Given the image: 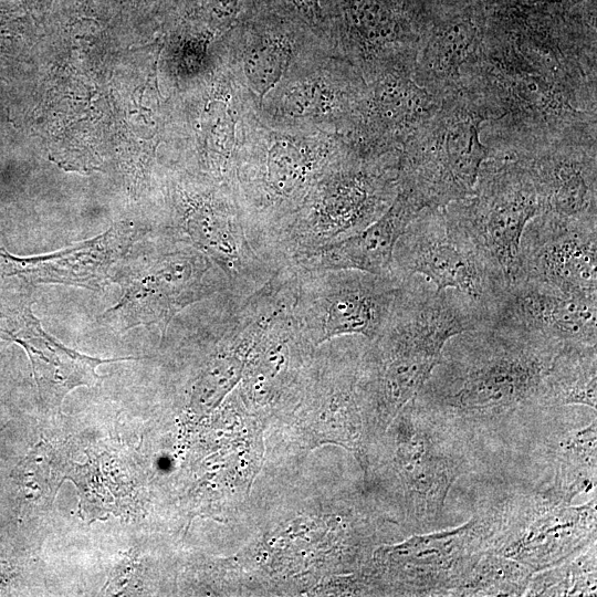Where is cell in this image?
<instances>
[{"label": "cell", "instance_id": "1", "mask_svg": "<svg viewBox=\"0 0 597 597\" xmlns=\"http://www.w3.org/2000/svg\"><path fill=\"white\" fill-rule=\"evenodd\" d=\"M561 349L494 324L462 332L446 343L416 399L475 441L547 410V377Z\"/></svg>", "mask_w": 597, "mask_h": 597}, {"label": "cell", "instance_id": "7", "mask_svg": "<svg viewBox=\"0 0 597 597\" xmlns=\"http://www.w3.org/2000/svg\"><path fill=\"white\" fill-rule=\"evenodd\" d=\"M510 285L526 224L541 213V201L525 164L492 153L481 166L472 193L447 206Z\"/></svg>", "mask_w": 597, "mask_h": 597}, {"label": "cell", "instance_id": "25", "mask_svg": "<svg viewBox=\"0 0 597 597\" xmlns=\"http://www.w3.org/2000/svg\"><path fill=\"white\" fill-rule=\"evenodd\" d=\"M276 49L260 48L250 54L245 63L249 77L260 92L268 90L281 74L284 54Z\"/></svg>", "mask_w": 597, "mask_h": 597}, {"label": "cell", "instance_id": "26", "mask_svg": "<svg viewBox=\"0 0 597 597\" xmlns=\"http://www.w3.org/2000/svg\"><path fill=\"white\" fill-rule=\"evenodd\" d=\"M7 573V567L3 565V563H0V584L3 582Z\"/></svg>", "mask_w": 597, "mask_h": 597}, {"label": "cell", "instance_id": "18", "mask_svg": "<svg viewBox=\"0 0 597 597\" xmlns=\"http://www.w3.org/2000/svg\"><path fill=\"white\" fill-rule=\"evenodd\" d=\"M483 39L481 24L470 15L433 27L417 45L416 81L440 97L460 90L462 73L476 59Z\"/></svg>", "mask_w": 597, "mask_h": 597}, {"label": "cell", "instance_id": "5", "mask_svg": "<svg viewBox=\"0 0 597 597\" xmlns=\"http://www.w3.org/2000/svg\"><path fill=\"white\" fill-rule=\"evenodd\" d=\"M394 464L407 515L419 531L440 519L453 483L474 467V440L416 397L399 411Z\"/></svg>", "mask_w": 597, "mask_h": 597}, {"label": "cell", "instance_id": "13", "mask_svg": "<svg viewBox=\"0 0 597 597\" xmlns=\"http://www.w3.org/2000/svg\"><path fill=\"white\" fill-rule=\"evenodd\" d=\"M512 155L525 164L533 178L541 213L565 221L597 222L596 143L564 142Z\"/></svg>", "mask_w": 597, "mask_h": 597}, {"label": "cell", "instance_id": "28", "mask_svg": "<svg viewBox=\"0 0 597 597\" xmlns=\"http://www.w3.org/2000/svg\"><path fill=\"white\" fill-rule=\"evenodd\" d=\"M313 1L317 3V0H313Z\"/></svg>", "mask_w": 597, "mask_h": 597}, {"label": "cell", "instance_id": "17", "mask_svg": "<svg viewBox=\"0 0 597 597\" xmlns=\"http://www.w3.org/2000/svg\"><path fill=\"white\" fill-rule=\"evenodd\" d=\"M423 209L411 195L398 193L376 221L336 242L298 253V263L311 271L354 270L376 275L392 274V256L398 239Z\"/></svg>", "mask_w": 597, "mask_h": 597}, {"label": "cell", "instance_id": "9", "mask_svg": "<svg viewBox=\"0 0 597 597\" xmlns=\"http://www.w3.org/2000/svg\"><path fill=\"white\" fill-rule=\"evenodd\" d=\"M211 263L198 249L176 250L135 263L114 277L122 296L98 317L100 323L119 331L137 326L165 331L184 307L211 293Z\"/></svg>", "mask_w": 597, "mask_h": 597}, {"label": "cell", "instance_id": "10", "mask_svg": "<svg viewBox=\"0 0 597 597\" xmlns=\"http://www.w3.org/2000/svg\"><path fill=\"white\" fill-rule=\"evenodd\" d=\"M597 222L537 214L524 228L513 280L597 297ZM512 280V281H513Z\"/></svg>", "mask_w": 597, "mask_h": 597}, {"label": "cell", "instance_id": "12", "mask_svg": "<svg viewBox=\"0 0 597 597\" xmlns=\"http://www.w3.org/2000/svg\"><path fill=\"white\" fill-rule=\"evenodd\" d=\"M313 312L316 343L343 335L375 339L387 325L402 293L406 277L362 271H333Z\"/></svg>", "mask_w": 597, "mask_h": 597}, {"label": "cell", "instance_id": "6", "mask_svg": "<svg viewBox=\"0 0 597 597\" xmlns=\"http://www.w3.org/2000/svg\"><path fill=\"white\" fill-rule=\"evenodd\" d=\"M500 511L496 501L457 527L378 547L373 554L376 575L396 595L452 596L491 549Z\"/></svg>", "mask_w": 597, "mask_h": 597}, {"label": "cell", "instance_id": "15", "mask_svg": "<svg viewBox=\"0 0 597 597\" xmlns=\"http://www.w3.org/2000/svg\"><path fill=\"white\" fill-rule=\"evenodd\" d=\"M137 235L135 227L121 222L97 237L45 255L20 258L0 250V272L30 283L100 290L111 280V269L127 253Z\"/></svg>", "mask_w": 597, "mask_h": 597}, {"label": "cell", "instance_id": "2", "mask_svg": "<svg viewBox=\"0 0 597 597\" xmlns=\"http://www.w3.org/2000/svg\"><path fill=\"white\" fill-rule=\"evenodd\" d=\"M483 325L455 291H438L421 275L406 277L390 320L370 341L368 385L379 417L390 420L419 394L451 337Z\"/></svg>", "mask_w": 597, "mask_h": 597}, {"label": "cell", "instance_id": "14", "mask_svg": "<svg viewBox=\"0 0 597 597\" xmlns=\"http://www.w3.org/2000/svg\"><path fill=\"white\" fill-rule=\"evenodd\" d=\"M399 159L386 167L350 169L328 190L327 202L298 239V253L336 242L364 230L383 216L398 193Z\"/></svg>", "mask_w": 597, "mask_h": 597}, {"label": "cell", "instance_id": "11", "mask_svg": "<svg viewBox=\"0 0 597 597\" xmlns=\"http://www.w3.org/2000/svg\"><path fill=\"white\" fill-rule=\"evenodd\" d=\"M490 324L546 339L562 348L593 347L597 346V297L567 295L515 279L506 287Z\"/></svg>", "mask_w": 597, "mask_h": 597}, {"label": "cell", "instance_id": "8", "mask_svg": "<svg viewBox=\"0 0 597 597\" xmlns=\"http://www.w3.org/2000/svg\"><path fill=\"white\" fill-rule=\"evenodd\" d=\"M597 498L575 506L543 485L501 499V523L490 552L534 573L557 566L596 544Z\"/></svg>", "mask_w": 597, "mask_h": 597}, {"label": "cell", "instance_id": "4", "mask_svg": "<svg viewBox=\"0 0 597 597\" xmlns=\"http://www.w3.org/2000/svg\"><path fill=\"white\" fill-rule=\"evenodd\" d=\"M394 274L421 275L438 291L453 290L480 314L494 316L509 284L447 207L423 208L397 241Z\"/></svg>", "mask_w": 597, "mask_h": 597}, {"label": "cell", "instance_id": "16", "mask_svg": "<svg viewBox=\"0 0 597 597\" xmlns=\"http://www.w3.org/2000/svg\"><path fill=\"white\" fill-rule=\"evenodd\" d=\"M0 328V337L22 346L29 356L41 400L59 407L66 394L77 386H93L100 378L96 367L118 359H100L67 348L48 334L25 303Z\"/></svg>", "mask_w": 597, "mask_h": 597}, {"label": "cell", "instance_id": "23", "mask_svg": "<svg viewBox=\"0 0 597 597\" xmlns=\"http://www.w3.org/2000/svg\"><path fill=\"white\" fill-rule=\"evenodd\" d=\"M533 574L515 559L486 552L452 596H525Z\"/></svg>", "mask_w": 597, "mask_h": 597}, {"label": "cell", "instance_id": "3", "mask_svg": "<svg viewBox=\"0 0 597 597\" xmlns=\"http://www.w3.org/2000/svg\"><path fill=\"white\" fill-rule=\"evenodd\" d=\"M489 107L472 91L442 96L438 109L404 144L399 157V189L423 208H444L469 197L482 164L492 156L482 143Z\"/></svg>", "mask_w": 597, "mask_h": 597}, {"label": "cell", "instance_id": "20", "mask_svg": "<svg viewBox=\"0 0 597 597\" xmlns=\"http://www.w3.org/2000/svg\"><path fill=\"white\" fill-rule=\"evenodd\" d=\"M545 447L552 476L544 485L568 503H572L576 495L587 493L595 488L597 476L596 413L587 425L553 437Z\"/></svg>", "mask_w": 597, "mask_h": 597}, {"label": "cell", "instance_id": "19", "mask_svg": "<svg viewBox=\"0 0 597 597\" xmlns=\"http://www.w3.org/2000/svg\"><path fill=\"white\" fill-rule=\"evenodd\" d=\"M441 98L418 84L411 64H404L377 82L368 117L380 134L404 146L438 109Z\"/></svg>", "mask_w": 597, "mask_h": 597}, {"label": "cell", "instance_id": "27", "mask_svg": "<svg viewBox=\"0 0 597 597\" xmlns=\"http://www.w3.org/2000/svg\"><path fill=\"white\" fill-rule=\"evenodd\" d=\"M533 1H543V2H562V1H578V0H533Z\"/></svg>", "mask_w": 597, "mask_h": 597}, {"label": "cell", "instance_id": "22", "mask_svg": "<svg viewBox=\"0 0 597 597\" xmlns=\"http://www.w3.org/2000/svg\"><path fill=\"white\" fill-rule=\"evenodd\" d=\"M597 346L565 347L555 356L545 391L547 409L586 406L597 409Z\"/></svg>", "mask_w": 597, "mask_h": 597}, {"label": "cell", "instance_id": "24", "mask_svg": "<svg viewBox=\"0 0 597 597\" xmlns=\"http://www.w3.org/2000/svg\"><path fill=\"white\" fill-rule=\"evenodd\" d=\"M596 544L579 555L533 574L525 596H596Z\"/></svg>", "mask_w": 597, "mask_h": 597}, {"label": "cell", "instance_id": "21", "mask_svg": "<svg viewBox=\"0 0 597 597\" xmlns=\"http://www.w3.org/2000/svg\"><path fill=\"white\" fill-rule=\"evenodd\" d=\"M185 231L192 243L235 281L252 259L242 230L223 210L211 205H196L185 216Z\"/></svg>", "mask_w": 597, "mask_h": 597}]
</instances>
